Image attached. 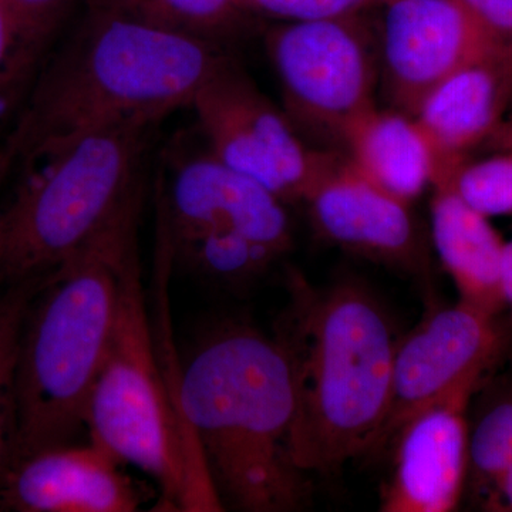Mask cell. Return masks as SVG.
<instances>
[{
    "instance_id": "cell-1",
    "label": "cell",
    "mask_w": 512,
    "mask_h": 512,
    "mask_svg": "<svg viewBox=\"0 0 512 512\" xmlns=\"http://www.w3.org/2000/svg\"><path fill=\"white\" fill-rule=\"evenodd\" d=\"M178 400L224 510L308 507L312 481L296 463V387L274 336L227 320L208 330L177 372Z\"/></svg>"
},
{
    "instance_id": "cell-2",
    "label": "cell",
    "mask_w": 512,
    "mask_h": 512,
    "mask_svg": "<svg viewBox=\"0 0 512 512\" xmlns=\"http://www.w3.org/2000/svg\"><path fill=\"white\" fill-rule=\"evenodd\" d=\"M228 55L220 43L87 8L37 79L3 150L15 165L52 156L94 131L160 123L190 106Z\"/></svg>"
},
{
    "instance_id": "cell-3",
    "label": "cell",
    "mask_w": 512,
    "mask_h": 512,
    "mask_svg": "<svg viewBox=\"0 0 512 512\" xmlns=\"http://www.w3.org/2000/svg\"><path fill=\"white\" fill-rule=\"evenodd\" d=\"M288 292L274 338L295 379L293 451L305 473L330 476L372 448L399 340L382 303L360 282L316 288L291 271Z\"/></svg>"
},
{
    "instance_id": "cell-4",
    "label": "cell",
    "mask_w": 512,
    "mask_h": 512,
    "mask_svg": "<svg viewBox=\"0 0 512 512\" xmlns=\"http://www.w3.org/2000/svg\"><path fill=\"white\" fill-rule=\"evenodd\" d=\"M143 191L131 195L90 241L47 275L30 303L16 362L9 463L73 443L86 429L90 393L116 322L121 279L138 249Z\"/></svg>"
},
{
    "instance_id": "cell-5",
    "label": "cell",
    "mask_w": 512,
    "mask_h": 512,
    "mask_svg": "<svg viewBox=\"0 0 512 512\" xmlns=\"http://www.w3.org/2000/svg\"><path fill=\"white\" fill-rule=\"evenodd\" d=\"M147 311L138 249L121 279L106 356L90 393V440L158 484L165 507L224 511L178 400L177 372L164 363Z\"/></svg>"
},
{
    "instance_id": "cell-6",
    "label": "cell",
    "mask_w": 512,
    "mask_h": 512,
    "mask_svg": "<svg viewBox=\"0 0 512 512\" xmlns=\"http://www.w3.org/2000/svg\"><path fill=\"white\" fill-rule=\"evenodd\" d=\"M156 123L127 121L23 165L25 181L0 208V289L45 279L144 187Z\"/></svg>"
},
{
    "instance_id": "cell-7",
    "label": "cell",
    "mask_w": 512,
    "mask_h": 512,
    "mask_svg": "<svg viewBox=\"0 0 512 512\" xmlns=\"http://www.w3.org/2000/svg\"><path fill=\"white\" fill-rule=\"evenodd\" d=\"M190 106L208 150L285 202L308 201L342 161L306 146L289 117L227 57Z\"/></svg>"
},
{
    "instance_id": "cell-8",
    "label": "cell",
    "mask_w": 512,
    "mask_h": 512,
    "mask_svg": "<svg viewBox=\"0 0 512 512\" xmlns=\"http://www.w3.org/2000/svg\"><path fill=\"white\" fill-rule=\"evenodd\" d=\"M357 18L286 22L266 36L293 126L342 143L376 107L372 50Z\"/></svg>"
},
{
    "instance_id": "cell-9",
    "label": "cell",
    "mask_w": 512,
    "mask_h": 512,
    "mask_svg": "<svg viewBox=\"0 0 512 512\" xmlns=\"http://www.w3.org/2000/svg\"><path fill=\"white\" fill-rule=\"evenodd\" d=\"M512 322L466 303L436 306L399 340L386 414L367 456H384L407 421L464 384H483L511 355Z\"/></svg>"
},
{
    "instance_id": "cell-10",
    "label": "cell",
    "mask_w": 512,
    "mask_h": 512,
    "mask_svg": "<svg viewBox=\"0 0 512 512\" xmlns=\"http://www.w3.org/2000/svg\"><path fill=\"white\" fill-rule=\"evenodd\" d=\"M384 8L387 92L397 109L412 117L448 77L512 47L461 0H392Z\"/></svg>"
},
{
    "instance_id": "cell-11",
    "label": "cell",
    "mask_w": 512,
    "mask_h": 512,
    "mask_svg": "<svg viewBox=\"0 0 512 512\" xmlns=\"http://www.w3.org/2000/svg\"><path fill=\"white\" fill-rule=\"evenodd\" d=\"M168 241L202 235H241L284 256L292 247L285 202L214 154L178 158L161 205Z\"/></svg>"
},
{
    "instance_id": "cell-12",
    "label": "cell",
    "mask_w": 512,
    "mask_h": 512,
    "mask_svg": "<svg viewBox=\"0 0 512 512\" xmlns=\"http://www.w3.org/2000/svg\"><path fill=\"white\" fill-rule=\"evenodd\" d=\"M316 232L343 251L417 279L431 293V261L412 204L340 163L308 198Z\"/></svg>"
},
{
    "instance_id": "cell-13",
    "label": "cell",
    "mask_w": 512,
    "mask_h": 512,
    "mask_svg": "<svg viewBox=\"0 0 512 512\" xmlns=\"http://www.w3.org/2000/svg\"><path fill=\"white\" fill-rule=\"evenodd\" d=\"M481 384H464L404 424L392 448L383 512H450L466 493L468 407Z\"/></svg>"
},
{
    "instance_id": "cell-14",
    "label": "cell",
    "mask_w": 512,
    "mask_h": 512,
    "mask_svg": "<svg viewBox=\"0 0 512 512\" xmlns=\"http://www.w3.org/2000/svg\"><path fill=\"white\" fill-rule=\"evenodd\" d=\"M123 466L92 440L36 451L6 467L0 478V511H138L146 494Z\"/></svg>"
},
{
    "instance_id": "cell-15",
    "label": "cell",
    "mask_w": 512,
    "mask_h": 512,
    "mask_svg": "<svg viewBox=\"0 0 512 512\" xmlns=\"http://www.w3.org/2000/svg\"><path fill=\"white\" fill-rule=\"evenodd\" d=\"M512 106V47L458 70L424 99L414 114L447 177L484 147ZM434 180V181H436Z\"/></svg>"
},
{
    "instance_id": "cell-16",
    "label": "cell",
    "mask_w": 512,
    "mask_h": 512,
    "mask_svg": "<svg viewBox=\"0 0 512 512\" xmlns=\"http://www.w3.org/2000/svg\"><path fill=\"white\" fill-rule=\"evenodd\" d=\"M431 198V238L441 265L456 285L458 302L488 315H503L501 286L505 241L485 217L446 181H437Z\"/></svg>"
},
{
    "instance_id": "cell-17",
    "label": "cell",
    "mask_w": 512,
    "mask_h": 512,
    "mask_svg": "<svg viewBox=\"0 0 512 512\" xmlns=\"http://www.w3.org/2000/svg\"><path fill=\"white\" fill-rule=\"evenodd\" d=\"M343 146L357 174L409 204L436 180L437 158L429 138L403 111H367L349 128Z\"/></svg>"
},
{
    "instance_id": "cell-18",
    "label": "cell",
    "mask_w": 512,
    "mask_h": 512,
    "mask_svg": "<svg viewBox=\"0 0 512 512\" xmlns=\"http://www.w3.org/2000/svg\"><path fill=\"white\" fill-rule=\"evenodd\" d=\"M470 407L464 495L478 505L512 461V353L478 387Z\"/></svg>"
},
{
    "instance_id": "cell-19",
    "label": "cell",
    "mask_w": 512,
    "mask_h": 512,
    "mask_svg": "<svg viewBox=\"0 0 512 512\" xmlns=\"http://www.w3.org/2000/svg\"><path fill=\"white\" fill-rule=\"evenodd\" d=\"M87 8L110 13L167 32L210 42L241 28L245 15L238 0H84Z\"/></svg>"
},
{
    "instance_id": "cell-20",
    "label": "cell",
    "mask_w": 512,
    "mask_h": 512,
    "mask_svg": "<svg viewBox=\"0 0 512 512\" xmlns=\"http://www.w3.org/2000/svg\"><path fill=\"white\" fill-rule=\"evenodd\" d=\"M45 279L6 286L0 292V478L5 473L12 450L20 336L30 303Z\"/></svg>"
},
{
    "instance_id": "cell-21",
    "label": "cell",
    "mask_w": 512,
    "mask_h": 512,
    "mask_svg": "<svg viewBox=\"0 0 512 512\" xmlns=\"http://www.w3.org/2000/svg\"><path fill=\"white\" fill-rule=\"evenodd\" d=\"M437 181H446L485 217H512V147L494 150L491 156L478 160L468 158Z\"/></svg>"
},
{
    "instance_id": "cell-22",
    "label": "cell",
    "mask_w": 512,
    "mask_h": 512,
    "mask_svg": "<svg viewBox=\"0 0 512 512\" xmlns=\"http://www.w3.org/2000/svg\"><path fill=\"white\" fill-rule=\"evenodd\" d=\"M15 18L20 36L37 62H42L69 18L76 0H3Z\"/></svg>"
},
{
    "instance_id": "cell-23",
    "label": "cell",
    "mask_w": 512,
    "mask_h": 512,
    "mask_svg": "<svg viewBox=\"0 0 512 512\" xmlns=\"http://www.w3.org/2000/svg\"><path fill=\"white\" fill-rule=\"evenodd\" d=\"M39 62L29 52L6 3L0 0V111L23 93Z\"/></svg>"
},
{
    "instance_id": "cell-24",
    "label": "cell",
    "mask_w": 512,
    "mask_h": 512,
    "mask_svg": "<svg viewBox=\"0 0 512 512\" xmlns=\"http://www.w3.org/2000/svg\"><path fill=\"white\" fill-rule=\"evenodd\" d=\"M392 0H238L247 13L271 16L286 22L355 18L367 9Z\"/></svg>"
},
{
    "instance_id": "cell-25",
    "label": "cell",
    "mask_w": 512,
    "mask_h": 512,
    "mask_svg": "<svg viewBox=\"0 0 512 512\" xmlns=\"http://www.w3.org/2000/svg\"><path fill=\"white\" fill-rule=\"evenodd\" d=\"M505 45L512 46V0H461Z\"/></svg>"
},
{
    "instance_id": "cell-26",
    "label": "cell",
    "mask_w": 512,
    "mask_h": 512,
    "mask_svg": "<svg viewBox=\"0 0 512 512\" xmlns=\"http://www.w3.org/2000/svg\"><path fill=\"white\" fill-rule=\"evenodd\" d=\"M477 507L483 511L512 512V461L491 484Z\"/></svg>"
},
{
    "instance_id": "cell-27",
    "label": "cell",
    "mask_w": 512,
    "mask_h": 512,
    "mask_svg": "<svg viewBox=\"0 0 512 512\" xmlns=\"http://www.w3.org/2000/svg\"><path fill=\"white\" fill-rule=\"evenodd\" d=\"M510 147H512V116L505 117L501 126L495 130V133L484 144L483 148L484 150L494 151Z\"/></svg>"
},
{
    "instance_id": "cell-28",
    "label": "cell",
    "mask_w": 512,
    "mask_h": 512,
    "mask_svg": "<svg viewBox=\"0 0 512 512\" xmlns=\"http://www.w3.org/2000/svg\"><path fill=\"white\" fill-rule=\"evenodd\" d=\"M3 181H5V171H3L2 164H0V187H2Z\"/></svg>"
},
{
    "instance_id": "cell-29",
    "label": "cell",
    "mask_w": 512,
    "mask_h": 512,
    "mask_svg": "<svg viewBox=\"0 0 512 512\" xmlns=\"http://www.w3.org/2000/svg\"><path fill=\"white\" fill-rule=\"evenodd\" d=\"M508 311H510V319L512 322V305L508 306Z\"/></svg>"
}]
</instances>
